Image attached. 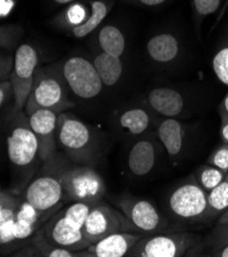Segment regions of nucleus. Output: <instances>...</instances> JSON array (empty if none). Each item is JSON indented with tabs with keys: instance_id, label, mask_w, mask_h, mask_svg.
<instances>
[{
	"instance_id": "1",
	"label": "nucleus",
	"mask_w": 228,
	"mask_h": 257,
	"mask_svg": "<svg viewBox=\"0 0 228 257\" xmlns=\"http://www.w3.org/2000/svg\"><path fill=\"white\" fill-rule=\"evenodd\" d=\"M59 209L40 211L26 199L5 191L0 201V244L3 249L32 238Z\"/></svg>"
},
{
	"instance_id": "2",
	"label": "nucleus",
	"mask_w": 228,
	"mask_h": 257,
	"mask_svg": "<svg viewBox=\"0 0 228 257\" xmlns=\"http://www.w3.org/2000/svg\"><path fill=\"white\" fill-rule=\"evenodd\" d=\"M93 205L74 202L67 208L58 210L33 236V242L76 252L86 250L90 243L84 236V224Z\"/></svg>"
},
{
	"instance_id": "3",
	"label": "nucleus",
	"mask_w": 228,
	"mask_h": 257,
	"mask_svg": "<svg viewBox=\"0 0 228 257\" xmlns=\"http://www.w3.org/2000/svg\"><path fill=\"white\" fill-rule=\"evenodd\" d=\"M75 106V102L69 97V88L63 74L62 63L38 67L26 104L27 115L37 109H48L61 114Z\"/></svg>"
},
{
	"instance_id": "4",
	"label": "nucleus",
	"mask_w": 228,
	"mask_h": 257,
	"mask_svg": "<svg viewBox=\"0 0 228 257\" xmlns=\"http://www.w3.org/2000/svg\"><path fill=\"white\" fill-rule=\"evenodd\" d=\"M67 163L59 155L45 161L40 174L27 188L25 198L40 211L62 208L64 200L63 173Z\"/></svg>"
},
{
	"instance_id": "5",
	"label": "nucleus",
	"mask_w": 228,
	"mask_h": 257,
	"mask_svg": "<svg viewBox=\"0 0 228 257\" xmlns=\"http://www.w3.org/2000/svg\"><path fill=\"white\" fill-rule=\"evenodd\" d=\"M57 140L61 148L75 162H88L95 152L96 142L91 130L71 114H59Z\"/></svg>"
},
{
	"instance_id": "6",
	"label": "nucleus",
	"mask_w": 228,
	"mask_h": 257,
	"mask_svg": "<svg viewBox=\"0 0 228 257\" xmlns=\"http://www.w3.org/2000/svg\"><path fill=\"white\" fill-rule=\"evenodd\" d=\"M9 124L7 146L11 162L17 167L31 165L39 157V144L28 116L19 111L10 115Z\"/></svg>"
},
{
	"instance_id": "7",
	"label": "nucleus",
	"mask_w": 228,
	"mask_h": 257,
	"mask_svg": "<svg viewBox=\"0 0 228 257\" xmlns=\"http://www.w3.org/2000/svg\"><path fill=\"white\" fill-rule=\"evenodd\" d=\"M64 200L95 204L106 193V184L101 176L88 166L65 167L63 173Z\"/></svg>"
},
{
	"instance_id": "8",
	"label": "nucleus",
	"mask_w": 228,
	"mask_h": 257,
	"mask_svg": "<svg viewBox=\"0 0 228 257\" xmlns=\"http://www.w3.org/2000/svg\"><path fill=\"white\" fill-rule=\"evenodd\" d=\"M38 62V51L33 45L24 43L18 47L15 56L14 70L10 78L15 94L11 115L26 108L28 97L33 87Z\"/></svg>"
},
{
	"instance_id": "9",
	"label": "nucleus",
	"mask_w": 228,
	"mask_h": 257,
	"mask_svg": "<svg viewBox=\"0 0 228 257\" xmlns=\"http://www.w3.org/2000/svg\"><path fill=\"white\" fill-rule=\"evenodd\" d=\"M137 230H139L138 227L125 214L100 201L93 205L84 224V236L90 245L115 233H135Z\"/></svg>"
},
{
	"instance_id": "10",
	"label": "nucleus",
	"mask_w": 228,
	"mask_h": 257,
	"mask_svg": "<svg viewBox=\"0 0 228 257\" xmlns=\"http://www.w3.org/2000/svg\"><path fill=\"white\" fill-rule=\"evenodd\" d=\"M69 91L81 99H93L104 88V83L92 63L84 57H71L62 63Z\"/></svg>"
},
{
	"instance_id": "11",
	"label": "nucleus",
	"mask_w": 228,
	"mask_h": 257,
	"mask_svg": "<svg viewBox=\"0 0 228 257\" xmlns=\"http://www.w3.org/2000/svg\"><path fill=\"white\" fill-rule=\"evenodd\" d=\"M194 243L188 233H176L141 238L128 253L137 257H178L184 255Z\"/></svg>"
},
{
	"instance_id": "12",
	"label": "nucleus",
	"mask_w": 228,
	"mask_h": 257,
	"mask_svg": "<svg viewBox=\"0 0 228 257\" xmlns=\"http://www.w3.org/2000/svg\"><path fill=\"white\" fill-rule=\"evenodd\" d=\"M169 207L177 217L196 220L209 213L208 193L194 179L178 187L171 194Z\"/></svg>"
},
{
	"instance_id": "13",
	"label": "nucleus",
	"mask_w": 228,
	"mask_h": 257,
	"mask_svg": "<svg viewBox=\"0 0 228 257\" xmlns=\"http://www.w3.org/2000/svg\"><path fill=\"white\" fill-rule=\"evenodd\" d=\"M39 144V159L45 162L57 154L59 114L53 110L37 109L27 115Z\"/></svg>"
},
{
	"instance_id": "14",
	"label": "nucleus",
	"mask_w": 228,
	"mask_h": 257,
	"mask_svg": "<svg viewBox=\"0 0 228 257\" xmlns=\"http://www.w3.org/2000/svg\"><path fill=\"white\" fill-rule=\"evenodd\" d=\"M119 205L123 213L141 232L155 233L167 225L156 207L148 201L124 198Z\"/></svg>"
},
{
	"instance_id": "15",
	"label": "nucleus",
	"mask_w": 228,
	"mask_h": 257,
	"mask_svg": "<svg viewBox=\"0 0 228 257\" xmlns=\"http://www.w3.org/2000/svg\"><path fill=\"white\" fill-rule=\"evenodd\" d=\"M146 104L158 115L165 118L181 116L186 109V99L178 90L169 86L151 88L146 95Z\"/></svg>"
},
{
	"instance_id": "16",
	"label": "nucleus",
	"mask_w": 228,
	"mask_h": 257,
	"mask_svg": "<svg viewBox=\"0 0 228 257\" xmlns=\"http://www.w3.org/2000/svg\"><path fill=\"white\" fill-rule=\"evenodd\" d=\"M148 59L162 67L172 65L181 54V42L172 32H160L151 36L145 46Z\"/></svg>"
},
{
	"instance_id": "17",
	"label": "nucleus",
	"mask_w": 228,
	"mask_h": 257,
	"mask_svg": "<svg viewBox=\"0 0 228 257\" xmlns=\"http://www.w3.org/2000/svg\"><path fill=\"white\" fill-rule=\"evenodd\" d=\"M141 238V235L130 232L115 233L90 245L85 252L88 256L95 257H123Z\"/></svg>"
},
{
	"instance_id": "18",
	"label": "nucleus",
	"mask_w": 228,
	"mask_h": 257,
	"mask_svg": "<svg viewBox=\"0 0 228 257\" xmlns=\"http://www.w3.org/2000/svg\"><path fill=\"white\" fill-rule=\"evenodd\" d=\"M96 30L95 40L97 48L109 55L122 58L127 48V41L119 26L105 24L100 25Z\"/></svg>"
},
{
	"instance_id": "19",
	"label": "nucleus",
	"mask_w": 228,
	"mask_h": 257,
	"mask_svg": "<svg viewBox=\"0 0 228 257\" xmlns=\"http://www.w3.org/2000/svg\"><path fill=\"white\" fill-rule=\"evenodd\" d=\"M91 15V8L88 0H82L67 6L53 20V26L69 33L75 28L84 25Z\"/></svg>"
},
{
	"instance_id": "20",
	"label": "nucleus",
	"mask_w": 228,
	"mask_h": 257,
	"mask_svg": "<svg viewBox=\"0 0 228 257\" xmlns=\"http://www.w3.org/2000/svg\"><path fill=\"white\" fill-rule=\"evenodd\" d=\"M91 61L106 87H114L120 82L124 72L121 58L104 53L98 48Z\"/></svg>"
},
{
	"instance_id": "21",
	"label": "nucleus",
	"mask_w": 228,
	"mask_h": 257,
	"mask_svg": "<svg viewBox=\"0 0 228 257\" xmlns=\"http://www.w3.org/2000/svg\"><path fill=\"white\" fill-rule=\"evenodd\" d=\"M160 141L170 157H177L183 148L185 130L183 124L176 118H165L158 127Z\"/></svg>"
},
{
	"instance_id": "22",
	"label": "nucleus",
	"mask_w": 228,
	"mask_h": 257,
	"mask_svg": "<svg viewBox=\"0 0 228 257\" xmlns=\"http://www.w3.org/2000/svg\"><path fill=\"white\" fill-rule=\"evenodd\" d=\"M156 163V149L154 144L147 140H141L132 147L128 156V167L137 176L146 175Z\"/></svg>"
},
{
	"instance_id": "23",
	"label": "nucleus",
	"mask_w": 228,
	"mask_h": 257,
	"mask_svg": "<svg viewBox=\"0 0 228 257\" xmlns=\"http://www.w3.org/2000/svg\"><path fill=\"white\" fill-rule=\"evenodd\" d=\"M88 3L91 8V15L88 21L68 33L76 38H83L93 33L112 11L116 0H88Z\"/></svg>"
},
{
	"instance_id": "24",
	"label": "nucleus",
	"mask_w": 228,
	"mask_h": 257,
	"mask_svg": "<svg viewBox=\"0 0 228 257\" xmlns=\"http://www.w3.org/2000/svg\"><path fill=\"white\" fill-rule=\"evenodd\" d=\"M118 123L130 135L139 136L147 131L151 118L146 109L136 106L123 110L118 116Z\"/></svg>"
},
{
	"instance_id": "25",
	"label": "nucleus",
	"mask_w": 228,
	"mask_h": 257,
	"mask_svg": "<svg viewBox=\"0 0 228 257\" xmlns=\"http://www.w3.org/2000/svg\"><path fill=\"white\" fill-rule=\"evenodd\" d=\"M225 174L226 173L216 168L215 166L206 165L199 167L196 170L195 181L202 190H205L207 193H210L213 189H215L224 181Z\"/></svg>"
},
{
	"instance_id": "26",
	"label": "nucleus",
	"mask_w": 228,
	"mask_h": 257,
	"mask_svg": "<svg viewBox=\"0 0 228 257\" xmlns=\"http://www.w3.org/2000/svg\"><path fill=\"white\" fill-rule=\"evenodd\" d=\"M208 204L209 213H218L228 209V181L226 178L208 193Z\"/></svg>"
},
{
	"instance_id": "27",
	"label": "nucleus",
	"mask_w": 228,
	"mask_h": 257,
	"mask_svg": "<svg viewBox=\"0 0 228 257\" xmlns=\"http://www.w3.org/2000/svg\"><path fill=\"white\" fill-rule=\"evenodd\" d=\"M221 0H190L196 27H199V25L208 16L215 14L219 10Z\"/></svg>"
},
{
	"instance_id": "28",
	"label": "nucleus",
	"mask_w": 228,
	"mask_h": 257,
	"mask_svg": "<svg viewBox=\"0 0 228 257\" xmlns=\"http://www.w3.org/2000/svg\"><path fill=\"white\" fill-rule=\"evenodd\" d=\"M213 70L217 78L228 87V45L217 51L213 59Z\"/></svg>"
},
{
	"instance_id": "29",
	"label": "nucleus",
	"mask_w": 228,
	"mask_h": 257,
	"mask_svg": "<svg viewBox=\"0 0 228 257\" xmlns=\"http://www.w3.org/2000/svg\"><path fill=\"white\" fill-rule=\"evenodd\" d=\"M0 33H2V35H0L2 47L12 50L18 44L24 30L21 26L18 25H3Z\"/></svg>"
},
{
	"instance_id": "30",
	"label": "nucleus",
	"mask_w": 228,
	"mask_h": 257,
	"mask_svg": "<svg viewBox=\"0 0 228 257\" xmlns=\"http://www.w3.org/2000/svg\"><path fill=\"white\" fill-rule=\"evenodd\" d=\"M208 164L215 166L224 173H228V144L220 146L208 159Z\"/></svg>"
},
{
	"instance_id": "31",
	"label": "nucleus",
	"mask_w": 228,
	"mask_h": 257,
	"mask_svg": "<svg viewBox=\"0 0 228 257\" xmlns=\"http://www.w3.org/2000/svg\"><path fill=\"white\" fill-rule=\"evenodd\" d=\"M169 2L170 0H122V3L124 4L131 5L134 7H139V8H145V9L160 8Z\"/></svg>"
},
{
	"instance_id": "32",
	"label": "nucleus",
	"mask_w": 228,
	"mask_h": 257,
	"mask_svg": "<svg viewBox=\"0 0 228 257\" xmlns=\"http://www.w3.org/2000/svg\"><path fill=\"white\" fill-rule=\"evenodd\" d=\"M12 97L14 98L15 94L11 80L2 81L0 83V105H2V108H5L6 104H8Z\"/></svg>"
},
{
	"instance_id": "33",
	"label": "nucleus",
	"mask_w": 228,
	"mask_h": 257,
	"mask_svg": "<svg viewBox=\"0 0 228 257\" xmlns=\"http://www.w3.org/2000/svg\"><path fill=\"white\" fill-rule=\"evenodd\" d=\"M15 59L12 57H2V81L9 80L14 70Z\"/></svg>"
},
{
	"instance_id": "34",
	"label": "nucleus",
	"mask_w": 228,
	"mask_h": 257,
	"mask_svg": "<svg viewBox=\"0 0 228 257\" xmlns=\"http://www.w3.org/2000/svg\"><path fill=\"white\" fill-rule=\"evenodd\" d=\"M15 0H2V18L5 19L15 8Z\"/></svg>"
},
{
	"instance_id": "35",
	"label": "nucleus",
	"mask_w": 228,
	"mask_h": 257,
	"mask_svg": "<svg viewBox=\"0 0 228 257\" xmlns=\"http://www.w3.org/2000/svg\"><path fill=\"white\" fill-rule=\"evenodd\" d=\"M220 135L223 144H228V118H221Z\"/></svg>"
},
{
	"instance_id": "36",
	"label": "nucleus",
	"mask_w": 228,
	"mask_h": 257,
	"mask_svg": "<svg viewBox=\"0 0 228 257\" xmlns=\"http://www.w3.org/2000/svg\"><path fill=\"white\" fill-rule=\"evenodd\" d=\"M219 114L221 118H228V91L219 106Z\"/></svg>"
},
{
	"instance_id": "37",
	"label": "nucleus",
	"mask_w": 228,
	"mask_h": 257,
	"mask_svg": "<svg viewBox=\"0 0 228 257\" xmlns=\"http://www.w3.org/2000/svg\"><path fill=\"white\" fill-rule=\"evenodd\" d=\"M214 256H219V257H228V240L223 242V245L218 248L214 253Z\"/></svg>"
},
{
	"instance_id": "38",
	"label": "nucleus",
	"mask_w": 228,
	"mask_h": 257,
	"mask_svg": "<svg viewBox=\"0 0 228 257\" xmlns=\"http://www.w3.org/2000/svg\"><path fill=\"white\" fill-rule=\"evenodd\" d=\"M219 233H220L222 239H224L223 242L228 240V222L227 223H222Z\"/></svg>"
},
{
	"instance_id": "39",
	"label": "nucleus",
	"mask_w": 228,
	"mask_h": 257,
	"mask_svg": "<svg viewBox=\"0 0 228 257\" xmlns=\"http://www.w3.org/2000/svg\"><path fill=\"white\" fill-rule=\"evenodd\" d=\"M77 2H81V0H52V3L56 6H69Z\"/></svg>"
},
{
	"instance_id": "40",
	"label": "nucleus",
	"mask_w": 228,
	"mask_h": 257,
	"mask_svg": "<svg viewBox=\"0 0 228 257\" xmlns=\"http://www.w3.org/2000/svg\"><path fill=\"white\" fill-rule=\"evenodd\" d=\"M225 178H226V179H227V181H228V173L226 174V177H225Z\"/></svg>"
}]
</instances>
